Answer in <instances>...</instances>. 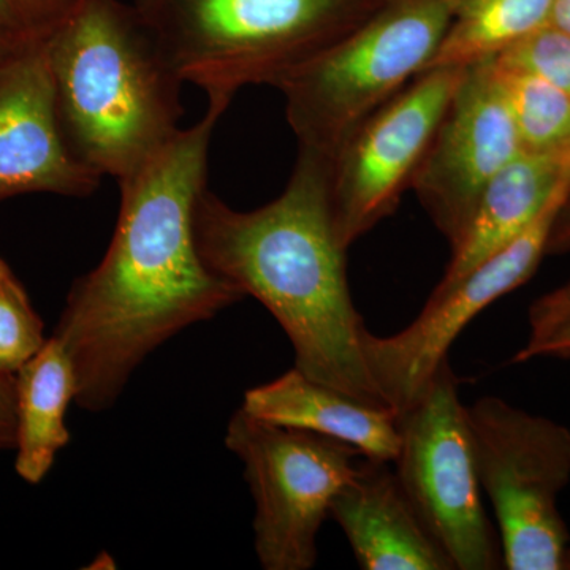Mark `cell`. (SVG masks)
I'll use <instances>...</instances> for the list:
<instances>
[{"label": "cell", "instance_id": "cell-1", "mask_svg": "<svg viewBox=\"0 0 570 570\" xmlns=\"http://www.w3.org/2000/svg\"><path fill=\"white\" fill-rule=\"evenodd\" d=\"M227 108L208 102L204 119L118 183L121 205L110 246L71 284L52 333L73 363L75 403L85 411L115 406L156 348L246 298L206 268L195 239L209 145Z\"/></svg>", "mask_w": 570, "mask_h": 570}, {"label": "cell", "instance_id": "cell-2", "mask_svg": "<svg viewBox=\"0 0 570 570\" xmlns=\"http://www.w3.org/2000/svg\"><path fill=\"white\" fill-rule=\"evenodd\" d=\"M195 239L209 272L283 326L296 370L389 406L367 371V328L348 288L347 249L333 227L326 157L298 149L283 194L253 212L232 208L206 187L195 208Z\"/></svg>", "mask_w": 570, "mask_h": 570}, {"label": "cell", "instance_id": "cell-3", "mask_svg": "<svg viewBox=\"0 0 570 570\" xmlns=\"http://www.w3.org/2000/svg\"><path fill=\"white\" fill-rule=\"evenodd\" d=\"M45 48L63 138L97 175L129 178L181 130V75L134 3L75 0Z\"/></svg>", "mask_w": 570, "mask_h": 570}, {"label": "cell", "instance_id": "cell-4", "mask_svg": "<svg viewBox=\"0 0 570 570\" xmlns=\"http://www.w3.org/2000/svg\"><path fill=\"white\" fill-rule=\"evenodd\" d=\"M384 0H134L184 82L208 102L281 81L358 28Z\"/></svg>", "mask_w": 570, "mask_h": 570}, {"label": "cell", "instance_id": "cell-5", "mask_svg": "<svg viewBox=\"0 0 570 570\" xmlns=\"http://www.w3.org/2000/svg\"><path fill=\"white\" fill-rule=\"evenodd\" d=\"M461 0H384L358 28L279 82L298 149L333 156L426 70Z\"/></svg>", "mask_w": 570, "mask_h": 570}, {"label": "cell", "instance_id": "cell-6", "mask_svg": "<svg viewBox=\"0 0 570 570\" xmlns=\"http://www.w3.org/2000/svg\"><path fill=\"white\" fill-rule=\"evenodd\" d=\"M468 423L504 568L564 569L570 535L558 502L570 483L569 428L498 396L468 406Z\"/></svg>", "mask_w": 570, "mask_h": 570}, {"label": "cell", "instance_id": "cell-7", "mask_svg": "<svg viewBox=\"0 0 570 570\" xmlns=\"http://www.w3.org/2000/svg\"><path fill=\"white\" fill-rule=\"evenodd\" d=\"M225 445L245 466L262 568L313 569L322 524L362 455L336 439L275 425L243 407L228 420Z\"/></svg>", "mask_w": 570, "mask_h": 570}, {"label": "cell", "instance_id": "cell-8", "mask_svg": "<svg viewBox=\"0 0 570 570\" xmlns=\"http://www.w3.org/2000/svg\"><path fill=\"white\" fill-rule=\"evenodd\" d=\"M397 479L455 569L504 568L498 531L483 508L468 406L449 362L417 403L397 412Z\"/></svg>", "mask_w": 570, "mask_h": 570}, {"label": "cell", "instance_id": "cell-9", "mask_svg": "<svg viewBox=\"0 0 570 570\" xmlns=\"http://www.w3.org/2000/svg\"><path fill=\"white\" fill-rule=\"evenodd\" d=\"M466 67L422 71L356 127L328 159L337 242L348 249L392 216L412 186Z\"/></svg>", "mask_w": 570, "mask_h": 570}, {"label": "cell", "instance_id": "cell-10", "mask_svg": "<svg viewBox=\"0 0 570 570\" xmlns=\"http://www.w3.org/2000/svg\"><path fill=\"white\" fill-rule=\"evenodd\" d=\"M569 193L570 184L519 238L450 287L434 288L422 313L406 328L390 336L366 330L363 351L367 371L390 407L403 412L417 403L439 367L449 362L450 347L461 332L482 311L534 276L547 255L554 217Z\"/></svg>", "mask_w": 570, "mask_h": 570}, {"label": "cell", "instance_id": "cell-11", "mask_svg": "<svg viewBox=\"0 0 570 570\" xmlns=\"http://www.w3.org/2000/svg\"><path fill=\"white\" fill-rule=\"evenodd\" d=\"M523 153L493 58L469 63L411 189L453 249L487 184Z\"/></svg>", "mask_w": 570, "mask_h": 570}, {"label": "cell", "instance_id": "cell-12", "mask_svg": "<svg viewBox=\"0 0 570 570\" xmlns=\"http://www.w3.org/2000/svg\"><path fill=\"white\" fill-rule=\"evenodd\" d=\"M102 179L63 138L45 43L0 63V202L29 194L85 198Z\"/></svg>", "mask_w": 570, "mask_h": 570}, {"label": "cell", "instance_id": "cell-13", "mask_svg": "<svg viewBox=\"0 0 570 570\" xmlns=\"http://www.w3.org/2000/svg\"><path fill=\"white\" fill-rule=\"evenodd\" d=\"M392 464L363 456L330 508L360 568L455 570L415 512Z\"/></svg>", "mask_w": 570, "mask_h": 570}, {"label": "cell", "instance_id": "cell-14", "mask_svg": "<svg viewBox=\"0 0 570 570\" xmlns=\"http://www.w3.org/2000/svg\"><path fill=\"white\" fill-rule=\"evenodd\" d=\"M242 407L275 425L336 439L365 459L393 463L400 452L395 409L328 387L296 367L268 384L247 390Z\"/></svg>", "mask_w": 570, "mask_h": 570}, {"label": "cell", "instance_id": "cell-15", "mask_svg": "<svg viewBox=\"0 0 570 570\" xmlns=\"http://www.w3.org/2000/svg\"><path fill=\"white\" fill-rule=\"evenodd\" d=\"M569 184L568 160L521 153L505 165L487 184L466 234L452 249L436 291L455 284L472 268L519 238L554 195Z\"/></svg>", "mask_w": 570, "mask_h": 570}, {"label": "cell", "instance_id": "cell-16", "mask_svg": "<svg viewBox=\"0 0 570 570\" xmlns=\"http://www.w3.org/2000/svg\"><path fill=\"white\" fill-rule=\"evenodd\" d=\"M17 382V459L14 469L24 482L39 485L50 474L56 456L70 442L66 415L77 401L78 379L58 337L14 374Z\"/></svg>", "mask_w": 570, "mask_h": 570}, {"label": "cell", "instance_id": "cell-17", "mask_svg": "<svg viewBox=\"0 0 570 570\" xmlns=\"http://www.w3.org/2000/svg\"><path fill=\"white\" fill-rule=\"evenodd\" d=\"M553 0H461L439 45L434 67H466L497 58L551 21Z\"/></svg>", "mask_w": 570, "mask_h": 570}, {"label": "cell", "instance_id": "cell-18", "mask_svg": "<svg viewBox=\"0 0 570 570\" xmlns=\"http://www.w3.org/2000/svg\"><path fill=\"white\" fill-rule=\"evenodd\" d=\"M497 69L523 153L570 163V96L531 75Z\"/></svg>", "mask_w": 570, "mask_h": 570}, {"label": "cell", "instance_id": "cell-19", "mask_svg": "<svg viewBox=\"0 0 570 570\" xmlns=\"http://www.w3.org/2000/svg\"><path fill=\"white\" fill-rule=\"evenodd\" d=\"M47 341L28 291L0 257V371L14 376Z\"/></svg>", "mask_w": 570, "mask_h": 570}, {"label": "cell", "instance_id": "cell-20", "mask_svg": "<svg viewBox=\"0 0 570 570\" xmlns=\"http://www.w3.org/2000/svg\"><path fill=\"white\" fill-rule=\"evenodd\" d=\"M494 62L501 69L539 78L570 96V36L553 24L499 52Z\"/></svg>", "mask_w": 570, "mask_h": 570}, {"label": "cell", "instance_id": "cell-21", "mask_svg": "<svg viewBox=\"0 0 570 570\" xmlns=\"http://www.w3.org/2000/svg\"><path fill=\"white\" fill-rule=\"evenodd\" d=\"M75 0H0V33L17 47L45 43Z\"/></svg>", "mask_w": 570, "mask_h": 570}, {"label": "cell", "instance_id": "cell-22", "mask_svg": "<svg viewBox=\"0 0 570 570\" xmlns=\"http://www.w3.org/2000/svg\"><path fill=\"white\" fill-rule=\"evenodd\" d=\"M527 343L513 355L512 363L535 358H570V303L542 302L538 298L528 313Z\"/></svg>", "mask_w": 570, "mask_h": 570}, {"label": "cell", "instance_id": "cell-23", "mask_svg": "<svg viewBox=\"0 0 570 570\" xmlns=\"http://www.w3.org/2000/svg\"><path fill=\"white\" fill-rule=\"evenodd\" d=\"M17 445V382L0 371V450Z\"/></svg>", "mask_w": 570, "mask_h": 570}, {"label": "cell", "instance_id": "cell-24", "mask_svg": "<svg viewBox=\"0 0 570 570\" xmlns=\"http://www.w3.org/2000/svg\"><path fill=\"white\" fill-rule=\"evenodd\" d=\"M570 253V193L562 204L560 213L554 217L551 227L547 255H561Z\"/></svg>", "mask_w": 570, "mask_h": 570}, {"label": "cell", "instance_id": "cell-25", "mask_svg": "<svg viewBox=\"0 0 570 570\" xmlns=\"http://www.w3.org/2000/svg\"><path fill=\"white\" fill-rule=\"evenodd\" d=\"M550 24L570 36V0H553Z\"/></svg>", "mask_w": 570, "mask_h": 570}, {"label": "cell", "instance_id": "cell-26", "mask_svg": "<svg viewBox=\"0 0 570 570\" xmlns=\"http://www.w3.org/2000/svg\"><path fill=\"white\" fill-rule=\"evenodd\" d=\"M88 569L91 570H107V569H116L115 558L111 557L108 551H100L91 564L88 566Z\"/></svg>", "mask_w": 570, "mask_h": 570}, {"label": "cell", "instance_id": "cell-27", "mask_svg": "<svg viewBox=\"0 0 570 570\" xmlns=\"http://www.w3.org/2000/svg\"><path fill=\"white\" fill-rule=\"evenodd\" d=\"M18 50H21V48L11 43L9 39H6V37L0 33V63L7 61V59H9L11 55H14V52Z\"/></svg>", "mask_w": 570, "mask_h": 570}, {"label": "cell", "instance_id": "cell-28", "mask_svg": "<svg viewBox=\"0 0 570 570\" xmlns=\"http://www.w3.org/2000/svg\"><path fill=\"white\" fill-rule=\"evenodd\" d=\"M562 570H570V549L568 550V553H566L564 569Z\"/></svg>", "mask_w": 570, "mask_h": 570}]
</instances>
